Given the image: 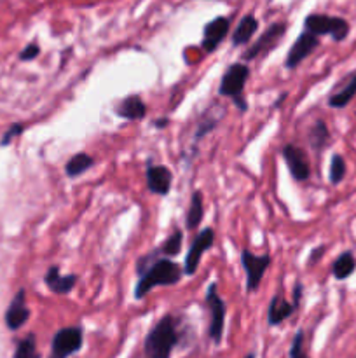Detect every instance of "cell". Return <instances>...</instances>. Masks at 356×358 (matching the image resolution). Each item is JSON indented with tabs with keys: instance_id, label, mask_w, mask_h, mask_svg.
I'll return each mask as SVG.
<instances>
[{
	"instance_id": "6",
	"label": "cell",
	"mask_w": 356,
	"mask_h": 358,
	"mask_svg": "<svg viewBox=\"0 0 356 358\" xmlns=\"http://www.w3.org/2000/svg\"><path fill=\"white\" fill-rule=\"evenodd\" d=\"M84 345V331L79 325L63 327L56 331L51 341V353L49 358H70L80 352Z\"/></svg>"
},
{
	"instance_id": "14",
	"label": "cell",
	"mask_w": 356,
	"mask_h": 358,
	"mask_svg": "<svg viewBox=\"0 0 356 358\" xmlns=\"http://www.w3.org/2000/svg\"><path fill=\"white\" fill-rule=\"evenodd\" d=\"M147 187L152 194L168 196L173 185V173L164 164H149L145 171Z\"/></svg>"
},
{
	"instance_id": "3",
	"label": "cell",
	"mask_w": 356,
	"mask_h": 358,
	"mask_svg": "<svg viewBox=\"0 0 356 358\" xmlns=\"http://www.w3.org/2000/svg\"><path fill=\"white\" fill-rule=\"evenodd\" d=\"M250 66L246 63H232V65L227 66V70L223 72L222 80H220L218 86V94L220 96L230 98L234 101L239 112L248 110V101L244 98V87H246L248 79H250Z\"/></svg>"
},
{
	"instance_id": "22",
	"label": "cell",
	"mask_w": 356,
	"mask_h": 358,
	"mask_svg": "<svg viewBox=\"0 0 356 358\" xmlns=\"http://www.w3.org/2000/svg\"><path fill=\"white\" fill-rule=\"evenodd\" d=\"M94 166V157L87 152H77L66 161L65 173L68 178H77Z\"/></svg>"
},
{
	"instance_id": "35",
	"label": "cell",
	"mask_w": 356,
	"mask_h": 358,
	"mask_svg": "<svg viewBox=\"0 0 356 358\" xmlns=\"http://www.w3.org/2000/svg\"><path fill=\"white\" fill-rule=\"evenodd\" d=\"M244 358H255V355H253V353H248V355L244 357Z\"/></svg>"
},
{
	"instance_id": "15",
	"label": "cell",
	"mask_w": 356,
	"mask_h": 358,
	"mask_svg": "<svg viewBox=\"0 0 356 358\" xmlns=\"http://www.w3.org/2000/svg\"><path fill=\"white\" fill-rule=\"evenodd\" d=\"M30 318V308L27 306V292L24 289L17 290L14 299L10 301L6 311V325L9 331H20Z\"/></svg>"
},
{
	"instance_id": "21",
	"label": "cell",
	"mask_w": 356,
	"mask_h": 358,
	"mask_svg": "<svg viewBox=\"0 0 356 358\" xmlns=\"http://www.w3.org/2000/svg\"><path fill=\"white\" fill-rule=\"evenodd\" d=\"M355 271L356 257L355 254L349 250L342 252V254L335 259L334 264H332V275H334V278L337 280V282H344V280H348Z\"/></svg>"
},
{
	"instance_id": "32",
	"label": "cell",
	"mask_w": 356,
	"mask_h": 358,
	"mask_svg": "<svg viewBox=\"0 0 356 358\" xmlns=\"http://www.w3.org/2000/svg\"><path fill=\"white\" fill-rule=\"evenodd\" d=\"M323 254H325V247H323V245H321V247H316V248H314V250L311 252L309 259H307V262H309V266H314V264H316V262L320 261L321 257H323Z\"/></svg>"
},
{
	"instance_id": "28",
	"label": "cell",
	"mask_w": 356,
	"mask_h": 358,
	"mask_svg": "<svg viewBox=\"0 0 356 358\" xmlns=\"http://www.w3.org/2000/svg\"><path fill=\"white\" fill-rule=\"evenodd\" d=\"M288 358H307L304 353V331L299 329L297 334L293 336L292 345H290V357Z\"/></svg>"
},
{
	"instance_id": "5",
	"label": "cell",
	"mask_w": 356,
	"mask_h": 358,
	"mask_svg": "<svg viewBox=\"0 0 356 358\" xmlns=\"http://www.w3.org/2000/svg\"><path fill=\"white\" fill-rule=\"evenodd\" d=\"M206 308L209 313V324H208V336L215 345H220L223 339V329H225V315L227 306L220 294L216 292V283H209L208 290H206L205 297Z\"/></svg>"
},
{
	"instance_id": "4",
	"label": "cell",
	"mask_w": 356,
	"mask_h": 358,
	"mask_svg": "<svg viewBox=\"0 0 356 358\" xmlns=\"http://www.w3.org/2000/svg\"><path fill=\"white\" fill-rule=\"evenodd\" d=\"M304 30L316 35V37L330 35L335 42H342L349 35L351 27L344 17L328 16V14H309L304 20Z\"/></svg>"
},
{
	"instance_id": "31",
	"label": "cell",
	"mask_w": 356,
	"mask_h": 358,
	"mask_svg": "<svg viewBox=\"0 0 356 358\" xmlns=\"http://www.w3.org/2000/svg\"><path fill=\"white\" fill-rule=\"evenodd\" d=\"M302 294H304V285L300 282H297L295 285H293V290H292V304L295 306V310H299Z\"/></svg>"
},
{
	"instance_id": "7",
	"label": "cell",
	"mask_w": 356,
	"mask_h": 358,
	"mask_svg": "<svg viewBox=\"0 0 356 358\" xmlns=\"http://www.w3.org/2000/svg\"><path fill=\"white\" fill-rule=\"evenodd\" d=\"M241 264H243L244 273H246V292H257L262 278H264L269 264H271V255H257L250 250H243L241 252Z\"/></svg>"
},
{
	"instance_id": "18",
	"label": "cell",
	"mask_w": 356,
	"mask_h": 358,
	"mask_svg": "<svg viewBox=\"0 0 356 358\" xmlns=\"http://www.w3.org/2000/svg\"><path fill=\"white\" fill-rule=\"evenodd\" d=\"M295 311V306H293L292 303H288L283 294H274L267 308L269 327H278V325H281L283 322H285L286 318L292 317Z\"/></svg>"
},
{
	"instance_id": "20",
	"label": "cell",
	"mask_w": 356,
	"mask_h": 358,
	"mask_svg": "<svg viewBox=\"0 0 356 358\" xmlns=\"http://www.w3.org/2000/svg\"><path fill=\"white\" fill-rule=\"evenodd\" d=\"M258 30V21L253 14H246L243 20L237 23L236 30L232 34V45L234 48H239V45L248 44L251 41V37L255 35V31Z\"/></svg>"
},
{
	"instance_id": "17",
	"label": "cell",
	"mask_w": 356,
	"mask_h": 358,
	"mask_svg": "<svg viewBox=\"0 0 356 358\" xmlns=\"http://www.w3.org/2000/svg\"><path fill=\"white\" fill-rule=\"evenodd\" d=\"M115 114L124 121H142L147 115V103L140 94H128L115 105Z\"/></svg>"
},
{
	"instance_id": "12",
	"label": "cell",
	"mask_w": 356,
	"mask_h": 358,
	"mask_svg": "<svg viewBox=\"0 0 356 358\" xmlns=\"http://www.w3.org/2000/svg\"><path fill=\"white\" fill-rule=\"evenodd\" d=\"M356 96V70L355 72L348 73L346 77H342L337 84L334 86V90L328 94V107L335 108V110H341L346 108L353 101V98Z\"/></svg>"
},
{
	"instance_id": "8",
	"label": "cell",
	"mask_w": 356,
	"mask_h": 358,
	"mask_svg": "<svg viewBox=\"0 0 356 358\" xmlns=\"http://www.w3.org/2000/svg\"><path fill=\"white\" fill-rule=\"evenodd\" d=\"M286 34V24L285 23H272L246 51L243 52L244 62H251L257 58H265L276 45L279 44Z\"/></svg>"
},
{
	"instance_id": "26",
	"label": "cell",
	"mask_w": 356,
	"mask_h": 358,
	"mask_svg": "<svg viewBox=\"0 0 356 358\" xmlns=\"http://www.w3.org/2000/svg\"><path fill=\"white\" fill-rule=\"evenodd\" d=\"M223 115H225V112H220V114L213 115V117H212V110L206 112V114L202 115L201 121H199L198 129H195V135H194L195 142H199V140L205 138V136L208 135V133H212L213 129H215L216 126L220 124V119H222Z\"/></svg>"
},
{
	"instance_id": "25",
	"label": "cell",
	"mask_w": 356,
	"mask_h": 358,
	"mask_svg": "<svg viewBox=\"0 0 356 358\" xmlns=\"http://www.w3.org/2000/svg\"><path fill=\"white\" fill-rule=\"evenodd\" d=\"M13 358H40V353L37 352V338H35L34 332L24 336V338L17 343Z\"/></svg>"
},
{
	"instance_id": "11",
	"label": "cell",
	"mask_w": 356,
	"mask_h": 358,
	"mask_svg": "<svg viewBox=\"0 0 356 358\" xmlns=\"http://www.w3.org/2000/svg\"><path fill=\"white\" fill-rule=\"evenodd\" d=\"M320 45V37L316 35L309 34V31L304 30L302 34L297 37V41L293 42V45L290 48L288 55L285 58V69L288 70H295L300 63L304 62L306 58H309L313 55L314 49Z\"/></svg>"
},
{
	"instance_id": "30",
	"label": "cell",
	"mask_w": 356,
	"mask_h": 358,
	"mask_svg": "<svg viewBox=\"0 0 356 358\" xmlns=\"http://www.w3.org/2000/svg\"><path fill=\"white\" fill-rule=\"evenodd\" d=\"M38 55H40V45L31 42V44H28L27 48L20 52V59L21 62H31V59L37 58Z\"/></svg>"
},
{
	"instance_id": "13",
	"label": "cell",
	"mask_w": 356,
	"mask_h": 358,
	"mask_svg": "<svg viewBox=\"0 0 356 358\" xmlns=\"http://www.w3.org/2000/svg\"><path fill=\"white\" fill-rule=\"evenodd\" d=\"M230 28V21L227 17L218 16L213 21H209L205 27V31H202V42L201 48L206 55H212V52L216 51L220 44L223 42V38L227 37Z\"/></svg>"
},
{
	"instance_id": "27",
	"label": "cell",
	"mask_w": 356,
	"mask_h": 358,
	"mask_svg": "<svg viewBox=\"0 0 356 358\" xmlns=\"http://www.w3.org/2000/svg\"><path fill=\"white\" fill-rule=\"evenodd\" d=\"M348 173V166H346V159L341 154H334L330 159V168H328V180L332 185H339L346 178Z\"/></svg>"
},
{
	"instance_id": "1",
	"label": "cell",
	"mask_w": 356,
	"mask_h": 358,
	"mask_svg": "<svg viewBox=\"0 0 356 358\" xmlns=\"http://www.w3.org/2000/svg\"><path fill=\"white\" fill-rule=\"evenodd\" d=\"M136 273H138L140 280L135 287V299H143L156 287L177 285L181 280V275H184V268H180L171 259L157 257L152 250L138 259Z\"/></svg>"
},
{
	"instance_id": "33",
	"label": "cell",
	"mask_w": 356,
	"mask_h": 358,
	"mask_svg": "<svg viewBox=\"0 0 356 358\" xmlns=\"http://www.w3.org/2000/svg\"><path fill=\"white\" fill-rule=\"evenodd\" d=\"M168 122H170V119H168V117H164V119H156V121H154V126H156L157 129H163V128H166Z\"/></svg>"
},
{
	"instance_id": "23",
	"label": "cell",
	"mask_w": 356,
	"mask_h": 358,
	"mask_svg": "<svg viewBox=\"0 0 356 358\" xmlns=\"http://www.w3.org/2000/svg\"><path fill=\"white\" fill-rule=\"evenodd\" d=\"M202 217H205L202 194H201V191H194L191 196V203H188L187 215H185V226H187V229H191V231L198 229L199 224L202 222Z\"/></svg>"
},
{
	"instance_id": "16",
	"label": "cell",
	"mask_w": 356,
	"mask_h": 358,
	"mask_svg": "<svg viewBox=\"0 0 356 358\" xmlns=\"http://www.w3.org/2000/svg\"><path fill=\"white\" fill-rule=\"evenodd\" d=\"M77 282H79V276L77 275L63 276L61 273H59V266L56 264H52L44 275V283L47 285V289L51 290L52 294H58V296H66V294L72 292V290L75 289Z\"/></svg>"
},
{
	"instance_id": "19",
	"label": "cell",
	"mask_w": 356,
	"mask_h": 358,
	"mask_svg": "<svg viewBox=\"0 0 356 358\" xmlns=\"http://www.w3.org/2000/svg\"><path fill=\"white\" fill-rule=\"evenodd\" d=\"M330 129H328L327 122L321 119H318L307 131V142H309L313 152H316V156H321L323 150L330 145Z\"/></svg>"
},
{
	"instance_id": "9",
	"label": "cell",
	"mask_w": 356,
	"mask_h": 358,
	"mask_svg": "<svg viewBox=\"0 0 356 358\" xmlns=\"http://www.w3.org/2000/svg\"><path fill=\"white\" fill-rule=\"evenodd\" d=\"M281 156L285 159L286 168L293 180L306 182L311 177V163L309 156L302 147H297L295 143H285L281 149Z\"/></svg>"
},
{
	"instance_id": "29",
	"label": "cell",
	"mask_w": 356,
	"mask_h": 358,
	"mask_svg": "<svg viewBox=\"0 0 356 358\" xmlns=\"http://www.w3.org/2000/svg\"><path fill=\"white\" fill-rule=\"evenodd\" d=\"M23 131H24V124H21V122H14V124H10V128L3 133L2 140H0V145L2 147L9 145V143L13 142L14 138H17Z\"/></svg>"
},
{
	"instance_id": "2",
	"label": "cell",
	"mask_w": 356,
	"mask_h": 358,
	"mask_svg": "<svg viewBox=\"0 0 356 358\" xmlns=\"http://www.w3.org/2000/svg\"><path fill=\"white\" fill-rule=\"evenodd\" d=\"M180 341L178 322L173 315H164L149 331L143 341L147 358H171L175 346Z\"/></svg>"
},
{
	"instance_id": "34",
	"label": "cell",
	"mask_w": 356,
	"mask_h": 358,
	"mask_svg": "<svg viewBox=\"0 0 356 358\" xmlns=\"http://www.w3.org/2000/svg\"><path fill=\"white\" fill-rule=\"evenodd\" d=\"M285 100H286V93H281V96H279V100L274 103V108L281 107V103H283V101H285Z\"/></svg>"
},
{
	"instance_id": "10",
	"label": "cell",
	"mask_w": 356,
	"mask_h": 358,
	"mask_svg": "<svg viewBox=\"0 0 356 358\" xmlns=\"http://www.w3.org/2000/svg\"><path fill=\"white\" fill-rule=\"evenodd\" d=\"M213 243H215V231L212 227H205V229H201L195 234L194 241H192L191 248L187 252V257H185L184 275H195L199 264H201V257L205 255L206 250L213 247Z\"/></svg>"
},
{
	"instance_id": "24",
	"label": "cell",
	"mask_w": 356,
	"mask_h": 358,
	"mask_svg": "<svg viewBox=\"0 0 356 358\" xmlns=\"http://www.w3.org/2000/svg\"><path fill=\"white\" fill-rule=\"evenodd\" d=\"M181 247H184V231L177 229L171 233V236L168 238L166 241H163V243L154 250V254H156L157 257L170 259L180 254Z\"/></svg>"
}]
</instances>
